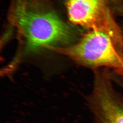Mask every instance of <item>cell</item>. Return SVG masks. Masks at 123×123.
I'll list each match as a JSON object with an SVG mask.
<instances>
[{
  "label": "cell",
  "mask_w": 123,
  "mask_h": 123,
  "mask_svg": "<svg viewBox=\"0 0 123 123\" xmlns=\"http://www.w3.org/2000/svg\"><path fill=\"white\" fill-rule=\"evenodd\" d=\"M43 0H15L11 18L29 49L54 47L73 40V29Z\"/></svg>",
  "instance_id": "6da1fadb"
},
{
  "label": "cell",
  "mask_w": 123,
  "mask_h": 123,
  "mask_svg": "<svg viewBox=\"0 0 123 123\" xmlns=\"http://www.w3.org/2000/svg\"><path fill=\"white\" fill-rule=\"evenodd\" d=\"M50 49L84 66L109 68L123 76V55L112 37L103 31L90 30L75 44Z\"/></svg>",
  "instance_id": "7a4b0ae2"
},
{
  "label": "cell",
  "mask_w": 123,
  "mask_h": 123,
  "mask_svg": "<svg viewBox=\"0 0 123 123\" xmlns=\"http://www.w3.org/2000/svg\"><path fill=\"white\" fill-rule=\"evenodd\" d=\"M68 19L77 26L109 35L123 50V36L104 0H65Z\"/></svg>",
  "instance_id": "3957f363"
},
{
  "label": "cell",
  "mask_w": 123,
  "mask_h": 123,
  "mask_svg": "<svg viewBox=\"0 0 123 123\" xmlns=\"http://www.w3.org/2000/svg\"><path fill=\"white\" fill-rule=\"evenodd\" d=\"M88 100L96 123H123V98L107 74L96 73Z\"/></svg>",
  "instance_id": "277c9868"
}]
</instances>
